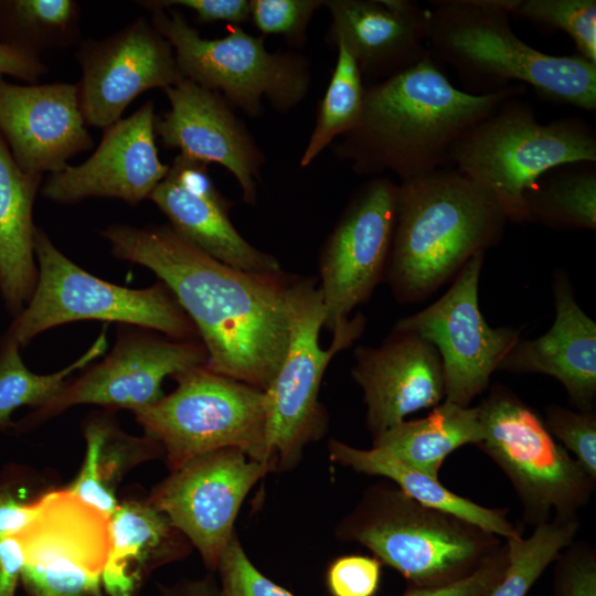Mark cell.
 <instances>
[{"instance_id":"1f68e13d","label":"cell","mask_w":596,"mask_h":596,"mask_svg":"<svg viewBox=\"0 0 596 596\" xmlns=\"http://www.w3.org/2000/svg\"><path fill=\"white\" fill-rule=\"evenodd\" d=\"M21 345L4 334L0 341V426L10 424L11 414L22 406L40 408L58 395L77 370L85 369L107 349L106 329L84 354L51 374L30 371L20 355Z\"/></svg>"},{"instance_id":"d6a6232c","label":"cell","mask_w":596,"mask_h":596,"mask_svg":"<svg viewBox=\"0 0 596 596\" xmlns=\"http://www.w3.org/2000/svg\"><path fill=\"white\" fill-rule=\"evenodd\" d=\"M336 47L337 64L301 157V167H308L334 138L352 130L362 114L365 86L361 71L343 43H337Z\"/></svg>"},{"instance_id":"d6986e66","label":"cell","mask_w":596,"mask_h":596,"mask_svg":"<svg viewBox=\"0 0 596 596\" xmlns=\"http://www.w3.org/2000/svg\"><path fill=\"white\" fill-rule=\"evenodd\" d=\"M0 135L20 169L39 175L94 146L77 83L17 85L0 75Z\"/></svg>"},{"instance_id":"3957f363","label":"cell","mask_w":596,"mask_h":596,"mask_svg":"<svg viewBox=\"0 0 596 596\" xmlns=\"http://www.w3.org/2000/svg\"><path fill=\"white\" fill-rule=\"evenodd\" d=\"M507 221L494 199L454 168L401 181L384 278L395 299H427L472 256L497 245Z\"/></svg>"},{"instance_id":"ab89813d","label":"cell","mask_w":596,"mask_h":596,"mask_svg":"<svg viewBox=\"0 0 596 596\" xmlns=\"http://www.w3.org/2000/svg\"><path fill=\"white\" fill-rule=\"evenodd\" d=\"M382 563L376 557L350 554L336 558L326 574L331 596H374L380 587Z\"/></svg>"},{"instance_id":"f6af8a7d","label":"cell","mask_w":596,"mask_h":596,"mask_svg":"<svg viewBox=\"0 0 596 596\" xmlns=\"http://www.w3.org/2000/svg\"><path fill=\"white\" fill-rule=\"evenodd\" d=\"M23 550L17 535L0 539V596H15L21 582Z\"/></svg>"},{"instance_id":"ba28073f","label":"cell","mask_w":596,"mask_h":596,"mask_svg":"<svg viewBox=\"0 0 596 596\" xmlns=\"http://www.w3.org/2000/svg\"><path fill=\"white\" fill-rule=\"evenodd\" d=\"M479 447L507 476L524 522L575 520L592 499L596 479L547 430L543 417L509 387L494 383L477 405Z\"/></svg>"},{"instance_id":"f1b7e54d","label":"cell","mask_w":596,"mask_h":596,"mask_svg":"<svg viewBox=\"0 0 596 596\" xmlns=\"http://www.w3.org/2000/svg\"><path fill=\"white\" fill-rule=\"evenodd\" d=\"M483 438L477 406L441 402L425 417L403 421L372 439L405 465L438 479L445 459L456 449Z\"/></svg>"},{"instance_id":"f546056e","label":"cell","mask_w":596,"mask_h":596,"mask_svg":"<svg viewBox=\"0 0 596 596\" xmlns=\"http://www.w3.org/2000/svg\"><path fill=\"white\" fill-rule=\"evenodd\" d=\"M592 163L541 177L524 193L526 222L557 230L596 228V171Z\"/></svg>"},{"instance_id":"b9f144b4","label":"cell","mask_w":596,"mask_h":596,"mask_svg":"<svg viewBox=\"0 0 596 596\" xmlns=\"http://www.w3.org/2000/svg\"><path fill=\"white\" fill-rule=\"evenodd\" d=\"M138 3L142 7L160 8L181 6L192 10L201 23L224 21L237 25L251 18V4L246 0H156L139 1Z\"/></svg>"},{"instance_id":"603a6c76","label":"cell","mask_w":596,"mask_h":596,"mask_svg":"<svg viewBox=\"0 0 596 596\" xmlns=\"http://www.w3.org/2000/svg\"><path fill=\"white\" fill-rule=\"evenodd\" d=\"M329 39L343 43L362 76L377 82L429 54L430 10L408 0H328Z\"/></svg>"},{"instance_id":"7a4b0ae2","label":"cell","mask_w":596,"mask_h":596,"mask_svg":"<svg viewBox=\"0 0 596 596\" xmlns=\"http://www.w3.org/2000/svg\"><path fill=\"white\" fill-rule=\"evenodd\" d=\"M525 91L520 84L486 94L458 89L428 54L365 86L360 120L336 155L362 175L391 172L401 182L426 174L448 163L453 145L470 127Z\"/></svg>"},{"instance_id":"52a82bcc","label":"cell","mask_w":596,"mask_h":596,"mask_svg":"<svg viewBox=\"0 0 596 596\" xmlns=\"http://www.w3.org/2000/svg\"><path fill=\"white\" fill-rule=\"evenodd\" d=\"M34 291L4 334L21 347L51 328L79 320L130 324L180 340H200L196 328L160 280L134 289L98 278L66 257L36 226Z\"/></svg>"},{"instance_id":"cb8c5ba5","label":"cell","mask_w":596,"mask_h":596,"mask_svg":"<svg viewBox=\"0 0 596 596\" xmlns=\"http://www.w3.org/2000/svg\"><path fill=\"white\" fill-rule=\"evenodd\" d=\"M555 318L532 340L519 339L500 371L541 373L557 380L575 409L594 411L596 403V323L577 304L568 275L554 273Z\"/></svg>"},{"instance_id":"6da1fadb","label":"cell","mask_w":596,"mask_h":596,"mask_svg":"<svg viewBox=\"0 0 596 596\" xmlns=\"http://www.w3.org/2000/svg\"><path fill=\"white\" fill-rule=\"evenodd\" d=\"M111 254L151 270L196 328L214 372L265 391L287 351L292 277L248 273L209 256L169 224H111L99 232Z\"/></svg>"},{"instance_id":"7bdbcfd3","label":"cell","mask_w":596,"mask_h":596,"mask_svg":"<svg viewBox=\"0 0 596 596\" xmlns=\"http://www.w3.org/2000/svg\"><path fill=\"white\" fill-rule=\"evenodd\" d=\"M39 510L38 499L21 501L12 491L0 489V539L14 536L24 531Z\"/></svg>"},{"instance_id":"e0dca14e","label":"cell","mask_w":596,"mask_h":596,"mask_svg":"<svg viewBox=\"0 0 596 596\" xmlns=\"http://www.w3.org/2000/svg\"><path fill=\"white\" fill-rule=\"evenodd\" d=\"M75 56L84 119L102 130L120 120L143 92L183 79L171 44L142 17L109 36L83 41Z\"/></svg>"},{"instance_id":"4316f807","label":"cell","mask_w":596,"mask_h":596,"mask_svg":"<svg viewBox=\"0 0 596 596\" xmlns=\"http://www.w3.org/2000/svg\"><path fill=\"white\" fill-rule=\"evenodd\" d=\"M329 458L358 473L377 476L396 485L414 500L470 522L503 540L522 532L508 519L507 509L488 508L448 490L437 478L414 469L371 447L361 449L338 439L328 443Z\"/></svg>"},{"instance_id":"bcb514c9","label":"cell","mask_w":596,"mask_h":596,"mask_svg":"<svg viewBox=\"0 0 596 596\" xmlns=\"http://www.w3.org/2000/svg\"><path fill=\"white\" fill-rule=\"evenodd\" d=\"M158 596H220L215 573L202 577L181 578L172 584H158Z\"/></svg>"},{"instance_id":"9a60e30c","label":"cell","mask_w":596,"mask_h":596,"mask_svg":"<svg viewBox=\"0 0 596 596\" xmlns=\"http://www.w3.org/2000/svg\"><path fill=\"white\" fill-rule=\"evenodd\" d=\"M265 462L227 447L196 456L156 485L147 500L171 521L215 573L236 533L235 521L252 488L267 473Z\"/></svg>"},{"instance_id":"2e32d148","label":"cell","mask_w":596,"mask_h":596,"mask_svg":"<svg viewBox=\"0 0 596 596\" xmlns=\"http://www.w3.org/2000/svg\"><path fill=\"white\" fill-rule=\"evenodd\" d=\"M206 361L207 352L200 340L173 339L150 329L119 324L111 351L36 408L29 423L87 404L142 411L163 397L166 377Z\"/></svg>"},{"instance_id":"8d00e7d4","label":"cell","mask_w":596,"mask_h":596,"mask_svg":"<svg viewBox=\"0 0 596 596\" xmlns=\"http://www.w3.org/2000/svg\"><path fill=\"white\" fill-rule=\"evenodd\" d=\"M215 573L220 596H294L252 563L236 533L223 550Z\"/></svg>"},{"instance_id":"7402d4cb","label":"cell","mask_w":596,"mask_h":596,"mask_svg":"<svg viewBox=\"0 0 596 596\" xmlns=\"http://www.w3.org/2000/svg\"><path fill=\"white\" fill-rule=\"evenodd\" d=\"M149 200L177 234L214 259L248 273L281 272L273 255L237 232L230 217L231 202L215 187L206 163L179 153Z\"/></svg>"},{"instance_id":"484cf974","label":"cell","mask_w":596,"mask_h":596,"mask_svg":"<svg viewBox=\"0 0 596 596\" xmlns=\"http://www.w3.org/2000/svg\"><path fill=\"white\" fill-rule=\"evenodd\" d=\"M41 184L42 175L21 170L0 135V292L14 317L38 280L33 204Z\"/></svg>"},{"instance_id":"83f0119b","label":"cell","mask_w":596,"mask_h":596,"mask_svg":"<svg viewBox=\"0 0 596 596\" xmlns=\"http://www.w3.org/2000/svg\"><path fill=\"white\" fill-rule=\"evenodd\" d=\"M84 437L82 467L66 489L110 518L120 502L117 489L123 478L141 462L163 455V450L146 435L125 433L107 414L87 419Z\"/></svg>"},{"instance_id":"ffe728a7","label":"cell","mask_w":596,"mask_h":596,"mask_svg":"<svg viewBox=\"0 0 596 596\" xmlns=\"http://www.w3.org/2000/svg\"><path fill=\"white\" fill-rule=\"evenodd\" d=\"M163 91L170 109L155 121L162 145L223 166L238 182L243 201L255 204L264 156L225 98L187 78Z\"/></svg>"},{"instance_id":"d590c367","label":"cell","mask_w":596,"mask_h":596,"mask_svg":"<svg viewBox=\"0 0 596 596\" xmlns=\"http://www.w3.org/2000/svg\"><path fill=\"white\" fill-rule=\"evenodd\" d=\"M544 424L553 436L596 479V412L572 409L551 404L545 407Z\"/></svg>"},{"instance_id":"836d02e7","label":"cell","mask_w":596,"mask_h":596,"mask_svg":"<svg viewBox=\"0 0 596 596\" xmlns=\"http://www.w3.org/2000/svg\"><path fill=\"white\" fill-rule=\"evenodd\" d=\"M579 529V519L551 521L534 526L532 534L504 540L508 566L501 581L488 596H526L533 584L567 546Z\"/></svg>"},{"instance_id":"d4e9b609","label":"cell","mask_w":596,"mask_h":596,"mask_svg":"<svg viewBox=\"0 0 596 596\" xmlns=\"http://www.w3.org/2000/svg\"><path fill=\"white\" fill-rule=\"evenodd\" d=\"M110 545L102 574L106 596H138L157 568L184 560L190 541L146 500L120 501L109 518Z\"/></svg>"},{"instance_id":"44dd1931","label":"cell","mask_w":596,"mask_h":596,"mask_svg":"<svg viewBox=\"0 0 596 596\" xmlns=\"http://www.w3.org/2000/svg\"><path fill=\"white\" fill-rule=\"evenodd\" d=\"M354 360L351 376L363 391L372 439L409 414L445 401L440 356L415 333L392 330L377 347H358Z\"/></svg>"},{"instance_id":"30bf717a","label":"cell","mask_w":596,"mask_h":596,"mask_svg":"<svg viewBox=\"0 0 596 596\" xmlns=\"http://www.w3.org/2000/svg\"><path fill=\"white\" fill-rule=\"evenodd\" d=\"M145 8L152 25L171 44L182 77L222 92L247 115L260 116L264 99L277 111H289L307 95L310 73L305 57L270 53L263 38L252 36L238 25H228L223 38L205 39L180 11Z\"/></svg>"},{"instance_id":"4dcf8cb0","label":"cell","mask_w":596,"mask_h":596,"mask_svg":"<svg viewBox=\"0 0 596 596\" xmlns=\"http://www.w3.org/2000/svg\"><path fill=\"white\" fill-rule=\"evenodd\" d=\"M81 8L74 0H0V42L39 55L74 45Z\"/></svg>"},{"instance_id":"7c38bea8","label":"cell","mask_w":596,"mask_h":596,"mask_svg":"<svg viewBox=\"0 0 596 596\" xmlns=\"http://www.w3.org/2000/svg\"><path fill=\"white\" fill-rule=\"evenodd\" d=\"M398 183L374 177L352 198L319 259L324 320L332 336L359 334L365 318L350 312L385 278L397 217Z\"/></svg>"},{"instance_id":"5b68a950","label":"cell","mask_w":596,"mask_h":596,"mask_svg":"<svg viewBox=\"0 0 596 596\" xmlns=\"http://www.w3.org/2000/svg\"><path fill=\"white\" fill-rule=\"evenodd\" d=\"M336 536L365 546L417 587L471 574L502 544L501 538L414 500L386 479L363 491L336 526Z\"/></svg>"},{"instance_id":"277c9868","label":"cell","mask_w":596,"mask_h":596,"mask_svg":"<svg viewBox=\"0 0 596 596\" xmlns=\"http://www.w3.org/2000/svg\"><path fill=\"white\" fill-rule=\"evenodd\" d=\"M518 2L433 1L429 54L451 66L473 94L530 85L551 102L595 110L596 64L579 54H546L523 42L509 22Z\"/></svg>"},{"instance_id":"8992f818","label":"cell","mask_w":596,"mask_h":596,"mask_svg":"<svg viewBox=\"0 0 596 596\" xmlns=\"http://www.w3.org/2000/svg\"><path fill=\"white\" fill-rule=\"evenodd\" d=\"M520 96L503 102L453 145L448 163L486 190L508 221L526 222L524 193L549 171L596 162V135L576 117L538 121Z\"/></svg>"},{"instance_id":"e575fe53","label":"cell","mask_w":596,"mask_h":596,"mask_svg":"<svg viewBox=\"0 0 596 596\" xmlns=\"http://www.w3.org/2000/svg\"><path fill=\"white\" fill-rule=\"evenodd\" d=\"M512 14L542 29L567 33L577 54L596 64L595 0H519Z\"/></svg>"},{"instance_id":"60d3db41","label":"cell","mask_w":596,"mask_h":596,"mask_svg":"<svg viewBox=\"0 0 596 596\" xmlns=\"http://www.w3.org/2000/svg\"><path fill=\"white\" fill-rule=\"evenodd\" d=\"M505 541L475 572L453 583L417 587L412 586L402 596H488L501 581L508 566Z\"/></svg>"},{"instance_id":"74e56055","label":"cell","mask_w":596,"mask_h":596,"mask_svg":"<svg viewBox=\"0 0 596 596\" xmlns=\"http://www.w3.org/2000/svg\"><path fill=\"white\" fill-rule=\"evenodd\" d=\"M251 18L264 34L284 35L294 45L306 41L307 25L323 0H251Z\"/></svg>"},{"instance_id":"8fae6325","label":"cell","mask_w":596,"mask_h":596,"mask_svg":"<svg viewBox=\"0 0 596 596\" xmlns=\"http://www.w3.org/2000/svg\"><path fill=\"white\" fill-rule=\"evenodd\" d=\"M287 315V351L264 391L267 443L276 472L295 467L305 447L326 434L328 416L319 402L321 381L331 359L353 343L349 338L333 337L330 347L321 349L324 308L312 277H292Z\"/></svg>"},{"instance_id":"4fadbf2b","label":"cell","mask_w":596,"mask_h":596,"mask_svg":"<svg viewBox=\"0 0 596 596\" xmlns=\"http://www.w3.org/2000/svg\"><path fill=\"white\" fill-rule=\"evenodd\" d=\"M483 260L485 253L472 256L440 298L393 327L415 333L436 348L444 370L445 401L459 406H470L483 393L521 336L517 328H493L483 318L478 298Z\"/></svg>"},{"instance_id":"ee69618b","label":"cell","mask_w":596,"mask_h":596,"mask_svg":"<svg viewBox=\"0 0 596 596\" xmlns=\"http://www.w3.org/2000/svg\"><path fill=\"white\" fill-rule=\"evenodd\" d=\"M46 72L47 65L39 55L0 42V75H11L33 84Z\"/></svg>"},{"instance_id":"9c48e42d","label":"cell","mask_w":596,"mask_h":596,"mask_svg":"<svg viewBox=\"0 0 596 596\" xmlns=\"http://www.w3.org/2000/svg\"><path fill=\"white\" fill-rule=\"evenodd\" d=\"M177 387L135 417L162 448L170 471L202 454L238 448L275 466L267 443L265 393L205 364L172 376Z\"/></svg>"},{"instance_id":"7dc6e473","label":"cell","mask_w":596,"mask_h":596,"mask_svg":"<svg viewBox=\"0 0 596 596\" xmlns=\"http://www.w3.org/2000/svg\"><path fill=\"white\" fill-rule=\"evenodd\" d=\"M93 596H106V595L104 594V592L102 589V590L97 592L96 594H94Z\"/></svg>"},{"instance_id":"f35d334b","label":"cell","mask_w":596,"mask_h":596,"mask_svg":"<svg viewBox=\"0 0 596 596\" xmlns=\"http://www.w3.org/2000/svg\"><path fill=\"white\" fill-rule=\"evenodd\" d=\"M553 562L555 596H596V552L593 545L574 540Z\"/></svg>"},{"instance_id":"5bb4252c","label":"cell","mask_w":596,"mask_h":596,"mask_svg":"<svg viewBox=\"0 0 596 596\" xmlns=\"http://www.w3.org/2000/svg\"><path fill=\"white\" fill-rule=\"evenodd\" d=\"M39 510L17 536L26 596H93L102 590L109 518L66 488L38 498Z\"/></svg>"},{"instance_id":"ac0fdd59","label":"cell","mask_w":596,"mask_h":596,"mask_svg":"<svg viewBox=\"0 0 596 596\" xmlns=\"http://www.w3.org/2000/svg\"><path fill=\"white\" fill-rule=\"evenodd\" d=\"M155 104L106 128L94 153L78 166L50 174L41 187L44 198L73 204L89 198L117 199L137 205L150 198L167 175L156 145Z\"/></svg>"}]
</instances>
